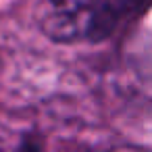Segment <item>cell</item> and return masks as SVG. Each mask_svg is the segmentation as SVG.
Listing matches in <instances>:
<instances>
[{"label": "cell", "mask_w": 152, "mask_h": 152, "mask_svg": "<svg viewBox=\"0 0 152 152\" xmlns=\"http://www.w3.org/2000/svg\"><path fill=\"white\" fill-rule=\"evenodd\" d=\"M36 21L52 42H94V0H38Z\"/></svg>", "instance_id": "6da1fadb"}, {"label": "cell", "mask_w": 152, "mask_h": 152, "mask_svg": "<svg viewBox=\"0 0 152 152\" xmlns=\"http://www.w3.org/2000/svg\"><path fill=\"white\" fill-rule=\"evenodd\" d=\"M146 0H94L96 11V31L94 42L106 40L113 31L125 21L131 13H135Z\"/></svg>", "instance_id": "7a4b0ae2"}]
</instances>
